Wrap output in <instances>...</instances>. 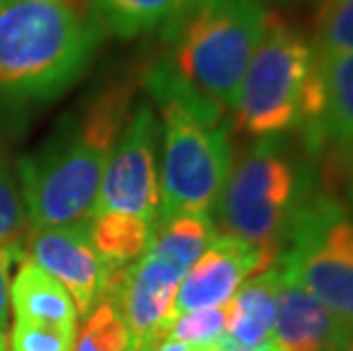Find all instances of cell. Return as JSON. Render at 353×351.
I'll return each mask as SVG.
<instances>
[{
    "mask_svg": "<svg viewBox=\"0 0 353 351\" xmlns=\"http://www.w3.org/2000/svg\"><path fill=\"white\" fill-rule=\"evenodd\" d=\"M130 101L128 82L101 89L19 160L17 181L30 230L92 219L105 164L130 119Z\"/></svg>",
    "mask_w": 353,
    "mask_h": 351,
    "instance_id": "6da1fadb",
    "label": "cell"
},
{
    "mask_svg": "<svg viewBox=\"0 0 353 351\" xmlns=\"http://www.w3.org/2000/svg\"><path fill=\"white\" fill-rule=\"evenodd\" d=\"M92 7L69 0H0V101L37 106L82 78L103 41Z\"/></svg>",
    "mask_w": 353,
    "mask_h": 351,
    "instance_id": "7a4b0ae2",
    "label": "cell"
},
{
    "mask_svg": "<svg viewBox=\"0 0 353 351\" xmlns=\"http://www.w3.org/2000/svg\"><path fill=\"white\" fill-rule=\"evenodd\" d=\"M164 126L157 221L176 214H210L232 167L230 126L223 108L196 92L167 59L144 73Z\"/></svg>",
    "mask_w": 353,
    "mask_h": 351,
    "instance_id": "3957f363",
    "label": "cell"
},
{
    "mask_svg": "<svg viewBox=\"0 0 353 351\" xmlns=\"http://www.w3.org/2000/svg\"><path fill=\"white\" fill-rule=\"evenodd\" d=\"M267 21L265 0H192L160 30L164 59L187 85L232 110Z\"/></svg>",
    "mask_w": 353,
    "mask_h": 351,
    "instance_id": "277c9868",
    "label": "cell"
},
{
    "mask_svg": "<svg viewBox=\"0 0 353 351\" xmlns=\"http://www.w3.org/2000/svg\"><path fill=\"white\" fill-rule=\"evenodd\" d=\"M312 197L310 164L296 162L276 137H260L230 167L216 199L219 233L281 258L296 212Z\"/></svg>",
    "mask_w": 353,
    "mask_h": 351,
    "instance_id": "5b68a950",
    "label": "cell"
},
{
    "mask_svg": "<svg viewBox=\"0 0 353 351\" xmlns=\"http://www.w3.org/2000/svg\"><path fill=\"white\" fill-rule=\"evenodd\" d=\"M314 62L312 43L269 14L232 108L237 128L258 139L301 128Z\"/></svg>",
    "mask_w": 353,
    "mask_h": 351,
    "instance_id": "8992f818",
    "label": "cell"
},
{
    "mask_svg": "<svg viewBox=\"0 0 353 351\" xmlns=\"http://www.w3.org/2000/svg\"><path fill=\"white\" fill-rule=\"evenodd\" d=\"M278 267L353 326V221L340 201L328 194L305 201L292 221Z\"/></svg>",
    "mask_w": 353,
    "mask_h": 351,
    "instance_id": "52a82bcc",
    "label": "cell"
},
{
    "mask_svg": "<svg viewBox=\"0 0 353 351\" xmlns=\"http://www.w3.org/2000/svg\"><path fill=\"white\" fill-rule=\"evenodd\" d=\"M157 132L160 126L153 108L148 103H139L130 112V119L105 164L92 217L121 212L139 217L155 226L160 208Z\"/></svg>",
    "mask_w": 353,
    "mask_h": 351,
    "instance_id": "ba28073f",
    "label": "cell"
},
{
    "mask_svg": "<svg viewBox=\"0 0 353 351\" xmlns=\"http://www.w3.org/2000/svg\"><path fill=\"white\" fill-rule=\"evenodd\" d=\"M183 281L174 267L144 253L134 263L110 272L103 301H110L130 333L132 351H141L167 335L174 315V301Z\"/></svg>",
    "mask_w": 353,
    "mask_h": 351,
    "instance_id": "9c48e42d",
    "label": "cell"
},
{
    "mask_svg": "<svg viewBox=\"0 0 353 351\" xmlns=\"http://www.w3.org/2000/svg\"><path fill=\"white\" fill-rule=\"evenodd\" d=\"M26 253L66 288L78 317L87 319L105 299L112 270L89 240V221L30 230Z\"/></svg>",
    "mask_w": 353,
    "mask_h": 351,
    "instance_id": "30bf717a",
    "label": "cell"
},
{
    "mask_svg": "<svg viewBox=\"0 0 353 351\" xmlns=\"http://www.w3.org/2000/svg\"><path fill=\"white\" fill-rule=\"evenodd\" d=\"M276 263V253L216 230L208 251L180 281L174 315L228 303L246 281L267 272Z\"/></svg>",
    "mask_w": 353,
    "mask_h": 351,
    "instance_id": "8fae6325",
    "label": "cell"
},
{
    "mask_svg": "<svg viewBox=\"0 0 353 351\" xmlns=\"http://www.w3.org/2000/svg\"><path fill=\"white\" fill-rule=\"evenodd\" d=\"M353 326L281 272L272 338L281 351H337Z\"/></svg>",
    "mask_w": 353,
    "mask_h": 351,
    "instance_id": "7c38bea8",
    "label": "cell"
},
{
    "mask_svg": "<svg viewBox=\"0 0 353 351\" xmlns=\"http://www.w3.org/2000/svg\"><path fill=\"white\" fill-rule=\"evenodd\" d=\"M317 78L321 110L307 126V148L330 144L342 162H353V53H317Z\"/></svg>",
    "mask_w": 353,
    "mask_h": 351,
    "instance_id": "4fadbf2b",
    "label": "cell"
},
{
    "mask_svg": "<svg viewBox=\"0 0 353 351\" xmlns=\"http://www.w3.org/2000/svg\"><path fill=\"white\" fill-rule=\"evenodd\" d=\"M10 301L21 322L76 328L78 310L71 294L30 258L21 260L17 274L12 276Z\"/></svg>",
    "mask_w": 353,
    "mask_h": 351,
    "instance_id": "5bb4252c",
    "label": "cell"
},
{
    "mask_svg": "<svg viewBox=\"0 0 353 351\" xmlns=\"http://www.w3.org/2000/svg\"><path fill=\"white\" fill-rule=\"evenodd\" d=\"M278 285H281V267L276 263L237 290L235 297L226 303V333L230 338L242 345H260L272 338Z\"/></svg>",
    "mask_w": 353,
    "mask_h": 351,
    "instance_id": "9a60e30c",
    "label": "cell"
},
{
    "mask_svg": "<svg viewBox=\"0 0 353 351\" xmlns=\"http://www.w3.org/2000/svg\"><path fill=\"white\" fill-rule=\"evenodd\" d=\"M216 235L210 214H176L169 219L155 221L151 242L144 253L160 258L185 276L196 265V260L208 251Z\"/></svg>",
    "mask_w": 353,
    "mask_h": 351,
    "instance_id": "2e32d148",
    "label": "cell"
},
{
    "mask_svg": "<svg viewBox=\"0 0 353 351\" xmlns=\"http://www.w3.org/2000/svg\"><path fill=\"white\" fill-rule=\"evenodd\" d=\"M153 235V223L121 212H103L89 219V240L96 253L119 270L144 256Z\"/></svg>",
    "mask_w": 353,
    "mask_h": 351,
    "instance_id": "e0dca14e",
    "label": "cell"
},
{
    "mask_svg": "<svg viewBox=\"0 0 353 351\" xmlns=\"http://www.w3.org/2000/svg\"><path fill=\"white\" fill-rule=\"evenodd\" d=\"M192 0H92L103 30L121 39L153 32L169 26Z\"/></svg>",
    "mask_w": 353,
    "mask_h": 351,
    "instance_id": "ac0fdd59",
    "label": "cell"
},
{
    "mask_svg": "<svg viewBox=\"0 0 353 351\" xmlns=\"http://www.w3.org/2000/svg\"><path fill=\"white\" fill-rule=\"evenodd\" d=\"M28 219L23 199H21L17 174L12 169L3 132H0V246L19 253H26Z\"/></svg>",
    "mask_w": 353,
    "mask_h": 351,
    "instance_id": "d6986e66",
    "label": "cell"
},
{
    "mask_svg": "<svg viewBox=\"0 0 353 351\" xmlns=\"http://www.w3.org/2000/svg\"><path fill=\"white\" fill-rule=\"evenodd\" d=\"M76 351H132L130 333L110 301H101L85 319Z\"/></svg>",
    "mask_w": 353,
    "mask_h": 351,
    "instance_id": "ffe728a7",
    "label": "cell"
},
{
    "mask_svg": "<svg viewBox=\"0 0 353 351\" xmlns=\"http://www.w3.org/2000/svg\"><path fill=\"white\" fill-rule=\"evenodd\" d=\"M226 324H228V312H226V303H223L216 305V308H203V310H192L185 312V315H178L171 322L167 335L199 351H208L226 333Z\"/></svg>",
    "mask_w": 353,
    "mask_h": 351,
    "instance_id": "44dd1931",
    "label": "cell"
},
{
    "mask_svg": "<svg viewBox=\"0 0 353 351\" xmlns=\"http://www.w3.org/2000/svg\"><path fill=\"white\" fill-rule=\"evenodd\" d=\"M317 43L319 53H353V0H324Z\"/></svg>",
    "mask_w": 353,
    "mask_h": 351,
    "instance_id": "7402d4cb",
    "label": "cell"
},
{
    "mask_svg": "<svg viewBox=\"0 0 353 351\" xmlns=\"http://www.w3.org/2000/svg\"><path fill=\"white\" fill-rule=\"evenodd\" d=\"M76 328L17 322L12 324L10 349L12 351H73Z\"/></svg>",
    "mask_w": 353,
    "mask_h": 351,
    "instance_id": "603a6c76",
    "label": "cell"
},
{
    "mask_svg": "<svg viewBox=\"0 0 353 351\" xmlns=\"http://www.w3.org/2000/svg\"><path fill=\"white\" fill-rule=\"evenodd\" d=\"M26 253L0 246V335L10 328V272L14 263H21Z\"/></svg>",
    "mask_w": 353,
    "mask_h": 351,
    "instance_id": "cb8c5ba5",
    "label": "cell"
},
{
    "mask_svg": "<svg viewBox=\"0 0 353 351\" xmlns=\"http://www.w3.org/2000/svg\"><path fill=\"white\" fill-rule=\"evenodd\" d=\"M141 351H199V349H194L190 345H185V342H180V340L169 338V335H164V338L155 340L153 345H148L146 349H141Z\"/></svg>",
    "mask_w": 353,
    "mask_h": 351,
    "instance_id": "d4e9b609",
    "label": "cell"
},
{
    "mask_svg": "<svg viewBox=\"0 0 353 351\" xmlns=\"http://www.w3.org/2000/svg\"><path fill=\"white\" fill-rule=\"evenodd\" d=\"M337 351H353V331L347 335V340H344L342 342V345H340V349H337Z\"/></svg>",
    "mask_w": 353,
    "mask_h": 351,
    "instance_id": "484cf974",
    "label": "cell"
},
{
    "mask_svg": "<svg viewBox=\"0 0 353 351\" xmlns=\"http://www.w3.org/2000/svg\"><path fill=\"white\" fill-rule=\"evenodd\" d=\"M349 169H351V183H349V205H351V210H353V162L349 164Z\"/></svg>",
    "mask_w": 353,
    "mask_h": 351,
    "instance_id": "4316f807",
    "label": "cell"
},
{
    "mask_svg": "<svg viewBox=\"0 0 353 351\" xmlns=\"http://www.w3.org/2000/svg\"><path fill=\"white\" fill-rule=\"evenodd\" d=\"M0 351H7V345H5V335H0Z\"/></svg>",
    "mask_w": 353,
    "mask_h": 351,
    "instance_id": "83f0119b",
    "label": "cell"
}]
</instances>
